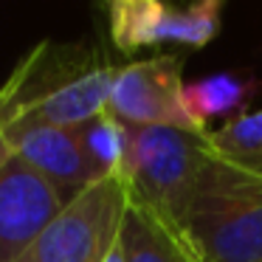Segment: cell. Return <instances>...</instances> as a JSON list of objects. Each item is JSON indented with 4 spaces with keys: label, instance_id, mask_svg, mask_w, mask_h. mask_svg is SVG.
<instances>
[{
    "label": "cell",
    "instance_id": "cell-1",
    "mask_svg": "<svg viewBox=\"0 0 262 262\" xmlns=\"http://www.w3.org/2000/svg\"><path fill=\"white\" fill-rule=\"evenodd\" d=\"M119 65L88 42H40L3 85L9 88V121H46L82 127L110 104Z\"/></svg>",
    "mask_w": 262,
    "mask_h": 262
},
{
    "label": "cell",
    "instance_id": "cell-2",
    "mask_svg": "<svg viewBox=\"0 0 262 262\" xmlns=\"http://www.w3.org/2000/svg\"><path fill=\"white\" fill-rule=\"evenodd\" d=\"M178 239L194 262H262V172L214 155Z\"/></svg>",
    "mask_w": 262,
    "mask_h": 262
},
{
    "label": "cell",
    "instance_id": "cell-3",
    "mask_svg": "<svg viewBox=\"0 0 262 262\" xmlns=\"http://www.w3.org/2000/svg\"><path fill=\"white\" fill-rule=\"evenodd\" d=\"M214 152L206 144V136L175 127H130L121 175L127 200L149 211L178 237L183 214Z\"/></svg>",
    "mask_w": 262,
    "mask_h": 262
},
{
    "label": "cell",
    "instance_id": "cell-4",
    "mask_svg": "<svg viewBox=\"0 0 262 262\" xmlns=\"http://www.w3.org/2000/svg\"><path fill=\"white\" fill-rule=\"evenodd\" d=\"M107 34L116 51L181 46L203 48L220 34L226 0H102Z\"/></svg>",
    "mask_w": 262,
    "mask_h": 262
},
{
    "label": "cell",
    "instance_id": "cell-5",
    "mask_svg": "<svg viewBox=\"0 0 262 262\" xmlns=\"http://www.w3.org/2000/svg\"><path fill=\"white\" fill-rule=\"evenodd\" d=\"M127 194L119 178L82 189L17 262H102L121 228Z\"/></svg>",
    "mask_w": 262,
    "mask_h": 262
},
{
    "label": "cell",
    "instance_id": "cell-6",
    "mask_svg": "<svg viewBox=\"0 0 262 262\" xmlns=\"http://www.w3.org/2000/svg\"><path fill=\"white\" fill-rule=\"evenodd\" d=\"M186 54H158L119 65L107 110L127 127H175L200 136L183 104Z\"/></svg>",
    "mask_w": 262,
    "mask_h": 262
},
{
    "label": "cell",
    "instance_id": "cell-7",
    "mask_svg": "<svg viewBox=\"0 0 262 262\" xmlns=\"http://www.w3.org/2000/svg\"><path fill=\"white\" fill-rule=\"evenodd\" d=\"M65 203L68 198L46 175L9 155L0 164V262H17Z\"/></svg>",
    "mask_w": 262,
    "mask_h": 262
},
{
    "label": "cell",
    "instance_id": "cell-8",
    "mask_svg": "<svg viewBox=\"0 0 262 262\" xmlns=\"http://www.w3.org/2000/svg\"><path fill=\"white\" fill-rule=\"evenodd\" d=\"M3 141L9 152L20 155L40 175H46L68 200L99 181L76 127L17 121L3 130Z\"/></svg>",
    "mask_w": 262,
    "mask_h": 262
},
{
    "label": "cell",
    "instance_id": "cell-9",
    "mask_svg": "<svg viewBox=\"0 0 262 262\" xmlns=\"http://www.w3.org/2000/svg\"><path fill=\"white\" fill-rule=\"evenodd\" d=\"M259 91V82L239 74H211L206 79H198L183 88V104L192 116L200 136L209 133V121L214 119H234L248 113V104L254 93Z\"/></svg>",
    "mask_w": 262,
    "mask_h": 262
},
{
    "label": "cell",
    "instance_id": "cell-10",
    "mask_svg": "<svg viewBox=\"0 0 262 262\" xmlns=\"http://www.w3.org/2000/svg\"><path fill=\"white\" fill-rule=\"evenodd\" d=\"M121 248L124 262H194L175 234L130 200L121 217Z\"/></svg>",
    "mask_w": 262,
    "mask_h": 262
},
{
    "label": "cell",
    "instance_id": "cell-11",
    "mask_svg": "<svg viewBox=\"0 0 262 262\" xmlns=\"http://www.w3.org/2000/svg\"><path fill=\"white\" fill-rule=\"evenodd\" d=\"M76 133L85 144V152L96 169L99 181H104V178L121 181L127 164V147H130V127L121 124L110 110H104L88 124L76 127Z\"/></svg>",
    "mask_w": 262,
    "mask_h": 262
},
{
    "label": "cell",
    "instance_id": "cell-12",
    "mask_svg": "<svg viewBox=\"0 0 262 262\" xmlns=\"http://www.w3.org/2000/svg\"><path fill=\"white\" fill-rule=\"evenodd\" d=\"M206 144L223 161H234L243 166L262 164V110L234 116L217 130H209Z\"/></svg>",
    "mask_w": 262,
    "mask_h": 262
},
{
    "label": "cell",
    "instance_id": "cell-13",
    "mask_svg": "<svg viewBox=\"0 0 262 262\" xmlns=\"http://www.w3.org/2000/svg\"><path fill=\"white\" fill-rule=\"evenodd\" d=\"M102 262H124V248H121V228H119V234L113 237V243H110V248H107V254H104Z\"/></svg>",
    "mask_w": 262,
    "mask_h": 262
},
{
    "label": "cell",
    "instance_id": "cell-14",
    "mask_svg": "<svg viewBox=\"0 0 262 262\" xmlns=\"http://www.w3.org/2000/svg\"><path fill=\"white\" fill-rule=\"evenodd\" d=\"M9 121V88L0 85V141H3V130Z\"/></svg>",
    "mask_w": 262,
    "mask_h": 262
},
{
    "label": "cell",
    "instance_id": "cell-15",
    "mask_svg": "<svg viewBox=\"0 0 262 262\" xmlns=\"http://www.w3.org/2000/svg\"><path fill=\"white\" fill-rule=\"evenodd\" d=\"M175 3H192V0H175Z\"/></svg>",
    "mask_w": 262,
    "mask_h": 262
}]
</instances>
